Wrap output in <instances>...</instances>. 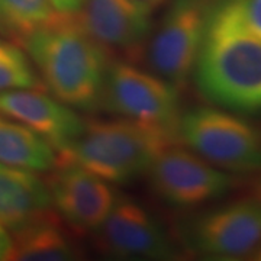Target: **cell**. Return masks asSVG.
<instances>
[{"label":"cell","mask_w":261,"mask_h":261,"mask_svg":"<svg viewBox=\"0 0 261 261\" xmlns=\"http://www.w3.org/2000/svg\"><path fill=\"white\" fill-rule=\"evenodd\" d=\"M192 75L207 102L231 112L261 113V39L245 25L237 0L216 3Z\"/></svg>","instance_id":"obj_1"},{"label":"cell","mask_w":261,"mask_h":261,"mask_svg":"<svg viewBox=\"0 0 261 261\" xmlns=\"http://www.w3.org/2000/svg\"><path fill=\"white\" fill-rule=\"evenodd\" d=\"M19 45L56 99L83 112L100 108L109 67L108 51L89 35L79 13H58L51 23L29 34Z\"/></svg>","instance_id":"obj_2"},{"label":"cell","mask_w":261,"mask_h":261,"mask_svg":"<svg viewBox=\"0 0 261 261\" xmlns=\"http://www.w3.org/2000/svg\"><path fill=\"white\" fill-rule=\"evenodd\" d=\"M174 142L160 130L123 118L90 119L58 160L74 161L113 185H128L145 176L160 152Z\"/></svg>","instance_id":"obj_3"},{"label":"cell","mask_w":261,"mask_h":261,"mask_svg":"<svg viewBox=\"0 0 261 261\" xmlns=\"http://www.w3.org/2000/svg\"><path fill=\"white\" fill-rule=\"evenodd\" d=\"M177 138L221 170L261 171V130L240 116L206 106L189 109L180 115Z\"/></svg>","instance_id":"obj_4"},{"label":"cell","mask_w":261,"mask_h":261,"mask_svg":"<svg viewBox=\"0 0 261 261\" xmlns=\"http://www.w3.org/2000/svg\"><path fill=\"white\" fill-rule=\"evenodd\" d=\"M100 106L118 118L178 140L181 115L178 89L159 74L142 70L129 61L109 63Z\"/></svg>","instance_id":"obj_5"},{"label":"cell","mask_w":261,"mask_h":261,"mask_svg":"<svg viewBox=\"0 0 261 261\" xmlns=\"http://www.w3.org/2000/svg\"><path fill=\"white\" fill-rule=\"evenodd\" d=\"M178 240L196 255L237 260L261 244V202L238 200L178 221Z\"/></svg>","instance_id":"obj_6"},{"label":"cell","mask_w":261,"mask_h":261,"mask_svg":"<svg viewBox=\"0 0 261 261\" xmlns=\"http://www.w3.org/2000/svg\"><path fill=\"white\" fill-rule=\"evenodd\" d=\"M219 0H171L147 42L151 71L186 87L205 37L211 13Z\"/></svg>","instance_id":"obj_7"},{"label":"cell","mask_w":261,"mask_h":261,"mask_svg":"<svg viewBox=\"0 0 261 261\" xmlns=\"http://www.w3.org/2000/svg\"><path fill=\"white\" fill-rule=\"evenodd\" d=\"M147 176L152 193L163 203L177 209L209 203L226 195L235 185L232 176L176 144L160 152Z\"/></svg>","instance_id":"obj_8"},{"label":"cell","mask_w":261,"mask_h":261,"mask_svg":"<svg viewBox=\"0 0 261 261\" xmlns=\"http://www.w3.org/2000/svg\"><path fill=\"white\" fill-rule=\"evenodd\" d=\"M45 181L53 207L77 233L96 232L118 199L109 181L68 160H58Z\"/></svg>","instance_id":"obj_9"},{"label":"cell","mask_w":261,"mask_h":261,"mask_svg":"<svg viewBox=\"0 0 261 261\" xmlns=\"http://www.w3.org/2000/svg\"><path fill=\"white\" fill-rule=\"evenodd\" d=\"M97 248L118 258L168 260L177 248L164 226L145 206L130 197H118L111 214L96 231Z\"/></svg>","instance_id":"obj_10"},{"label":"cell","mask_w":261,"mask_h":261,"mask_svg":"<svg viewBox=\"0 0 261 261\" xmlns=\"http://www.w3.org/2000/svg\"><path fill=\"white\" fill-rule=\"evenodd\" d=\"M0 113L37 132L60 155L73 145L86 125L75 109L39 89L2 92Z\"/></svg>","instance_id":"obj_11"},{"label":"cell","mask_w":261,"mask_h":261,"mask_svg":"<svg viewBox=\"0 0 261 261\" xmlns=\"http://www.w3.org/2000/svg\"><path fill=\"white\" fill-rule=\"evenodd\" d=\"M80 22L108 53L135 58L147 47L152 23L151 13L134 0H83Z\"/></svg>","instance_id":"obj_12"},{"label":"cell","mask_w":261,"mask_h":261,"mask_svg":"<svg viewBox=\"0 0 261 261\" xmlns=\"http://www.w3.org/2000/svg\"><path fill=\"white\" fill-rule=\"evenodd\" d=\"M53 211L47 181L28 168L0 164V225L16 231Z\"/></svg>","instance_id":"obj_13"},{"label":"cell","mask_w":261,"mask_h":261,"mask_svg":"<svg viewBox=\"0 0 261 261\" xmlns=\"http://www.w3.org/2000/svg\"><path fill=\"white\" fill-rule=\"evenodd\" d=\"M12 232L6 260L70 261L82 254L53 211Z\"/></svg>","instance_id":"obj_14"},{"label":"cell","mask_w":261,"mask_h":261,"mask_svg":"<svg viewBox=\"0 0 261 261\" xmlns=\"http://www.w3.org/2000/svg\"><path fill=\"white\" fill-rule=\"evenodd\" d=\"M58 163V154L51 144L23 123L0 113V164L51 171Z\"/></svg>","instance_id":"obj_15"},{"label":"cell","mask_w":261,"mask_h":261,"mask_svg":"<svg viewBox=\"0 0 261 261\" xmlns=\"http://www.w3.org/2000/svg\"><path fill=\"white\" fill-rule=\"evenodd\" d=\"M57 16L51 0H0V35L19 44Z\"/></svg>","instance_id":"obj_16"},{"label":"cell","mask_w":261,"mask_h":261,"mask_svg":"<svg viewBox=\"0 0 261 261\" xmlns=\"http://www.w3.org/2000/svg\"><path fill=\"white\" fill-rule=\"evenodd\" d=\"M16 89L45 90L25 49L0 35V93Z\"/></svg>","instance_id":"obj_17"},{"label":"cell","mask_w":261,"mask_h":261,"mask_svg":"<svg viewBox=\"0 0 261 261\" xmlns=\"http://www.w3.org/2000/svg\"><path fill=\"white\" fill-rule=\"evenodd\" d=\"M245 25L261 39V0H237Z\"/></svg>","instance_id":"obj_18"},{"label":"cell","mask_w":261,"mask_h":261,"mask_svg":"<svg viewBox=\"0 0 261 261\" xmlns=\"http://www.w3.org/2000/svg\"><path fill=\"white\" fill-rule=\"evenodd\" d=\"M51 2L57 12L64 13V15L79 13L83 5V0H51Z\"/></svg>","instance_id":"obj_19"},{"label":"cell","mask_w":261,"mask_h":261,"mask_svg":"<svg viewBox=\"0 0 261 261\" xmlns=\"http://www.w3.org/2000/svg\"><path fill=\"white\" fill-rule=\"evenodd\" d=\"M10 245H12V237L6 231V228L0 225V260H6Z\"/></svg>","instance_id":"obj_20"},{"label":"cell","mask_w":261,"mask_h":261,"mask_svg":"<svg viewBox=\"0 0 261 261\" xmlns=\"http://www.w3.org/2000/svg\"><path fill=\"white\" fill-rule=\"evenodd\" d=\"M140 8L147 10L149 13H152L155 9H159L160 6H163L167 0H134Z\"/></svg>","instance_id":"obj_21"},{"label":"cell","mask_w":261,"mask_h":261,"mask_svg":"<svg viewBox=\"0 0 261 261\" xmlns=\"http://www.w3.org/2000/svg\"><path fill=\"white\" fill-rule=\"evenodd\" d=\"M252 199L261 202V177L258 178V180L254 183V186H252Z\"/></svg>","instance_id":"obj_22"},{"label":"cell","mask_w":261,"mask_h":261,"mask_svg":"<svg viewBox=\"0 0 261 261\" xmlns=\"http://www.w3.org/2000/svg\"><path fill=\"white\" fill-rule=\"evenodd\" d=\"M254 260L261 261V244H260V247L257 248V251L254 252Z\"/></svg>","instance_id":"obj_23"}]
</instances>
